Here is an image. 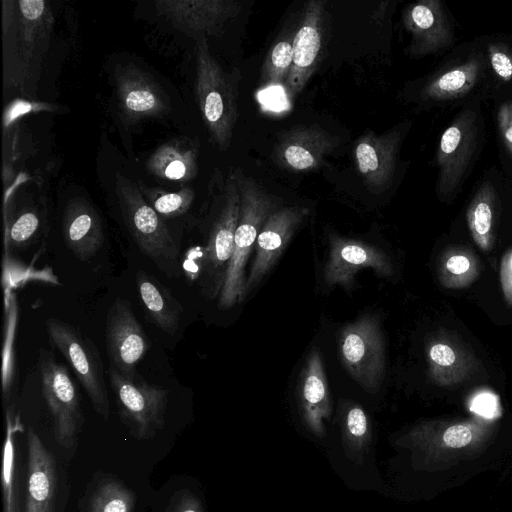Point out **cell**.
I'll list each match as a JSON object with an SVG mask.
<instances>
[{"instance_id": "1", "label": "cell", "mask_w": 512, "mask_h": 512, "mask_svg": "<svg viewBox=\"0 0 512 512\" xmlns=\"http://www.w3.org/2000/svg\"><path fill=\"white\" fill-rule=\"evenodd\" d=\"M1 5L4 87L32 94L49 49L52 9L45 0H3Z\"/></svg>"}, {"instance_id": "2", "label": "cell", "mask_w": 512, "mask_h": 512, "mask_svg": "<svg viewBox=\"0 0 512 512\" xmlns=\"http://www.w3.org/2000/svg\"><path fill=\"white\" fill-rule=\"evenodd\" d=\"M491 436L482 422L431 423L415 427L401 441L418 456L423 469L438 471L479 457L491 445Z\"/></svg>"}, {"instance_id": "3", "label": "cell", "mask_w": 512, "mask_h": 512, "mask_svg": "<svg viewBox=\"0 0 512 512\" xmlns=\"http://www.w3.org/2000/svg\"><path fill=\"white\" fill-rule=\"evenodd\" d=\"M236 177L240 190V211L233 252L218 299L221 309H229L246 297L245 270L248 258L265 221L274 211L273 200L254 179L243 175Z\"/></svg>"}, {"instance_id": "4", "label": "cell", "mask_w": 512, "mask_h": 512, "mask_svg": "<svg viewBox=\"0 0 512 512\" xmlns=\"http://www.w3.org/2000/svg\"><path fill=\"white\" fill-rule=\"evenodd\" d=\"M196 40V100L213 143L226 150L238 117L237 86L211 54L207 38Z\"/></svg>"}, {"instance_id": "5", "label": "cell", "mask_w": 512, "mask_h": 512, "mask_svg": "<svg viewBox=\"0 0 512 512\" xmlns=\"http://www.w3.org/2000/svg\"><path fill=\"white\" fill-rule=\"evenodd\" d=\"M115 191L123 221L140 251L166 276L178 277L180 268L176 243L138 184L117 173Z\"/></svg>"}, {"instance_id": "6", "label": "cell", "mask_w": 512, "mask_h": 512, "mask_svg": "<svg viewBox=\"0 0 512 512\" xmlns=\"http://www.w3.org/2000/svg\"><path fill=\"white\" fill-rule=\"evenodd\" d=\"M45 328L51 347L57 349L71 366L94 410L107 419L110 401L97 346L78 327L68 322L47 318Z\"/></svg>"}, {"instance_id": "7", "label": "cell", "mask_w": 512, "mask_h": 512, "mask_svg": "<svg viewBox=\"0 0 512 512\" xmlns=\"http://www.w3.org/2000/svg\"><path fill=\"white\" fill-rule=\"evenodd\" d=\"M107 376L122 423L138 440L153 438L164 426L169 391L138 373L130 377L109 367Z\"/></svg>"}, {"instance_id": "8", "label": "cell", "mask_w": 512, "mask_h": 512, "mask_svg": "<svg viewBox=\"0 0 512 512\" xmlns=\"http://www.w3.org/2000/svg\"><path fill=\"white\" fill-rule=\"evenodd\" d=\"M491 88L485 48H469L435 71L424 83L420 98L425 104L450 106L471 104Z\"/></svg>"}, {"instance_id": "9", "label": "cell", "mask_w": 512, "mask_h": 512, "mask_svg": "<svg viewBox=\"0 0 512 512\" xmlns=\"http://www.w3.org/2000/svg\"><path fill=\"white\" fill-rule=\"evenodd\" d=\"M341 363L365 391L376 393L385 376L384 337L379 320L363 315L345 325L338 338Z\"/></svg>"}, {"instance_id": "10", "label": "cell", "mask_w": 512, "mask_h": 512, "mask_svg": "<svg viewBox=\"0 0 512 512\" xmlns=\"http://www.w3.org/2000/svg\"><path fill=\"white\" fill-rule=\"evenodd\" d=\"M476 104L471 103L460 111L441 136L437 190L444 196L458 192L478 151L483 121Z\"/></svg>"}, {"instance_id": "11", "label": "cell", "mask_w": 512, "mask_h": 512, "mask_svg": "<svg viewBox=\"0 0 512 512\" xmlns=\"http://www.w3.org/2000/svg\"><path fill=\"white\" fill-rule=\"evenodd\" d=\"M41 390L53 419L54 437L64 447L75 445L84 416L77 389L66 366L52 351L41 348L38 356Z\"/></svg>"}, {"instance_id": "12", "label": "cell", "mask_w": 512, "mask_h": 512, "mask_svg": "<svg viewBox=\"0 0 512 512\" xmlns=\"http://www.w3.org/2000/svg\"><path fill=\"white\" fill-rule=\"evenodd\" d=\"M240 211V190L236 175L226 183L224 202L208 232L200 253L199 283L203 293L214 298L220 294L231 258Z\"/></svg>"}, {"instance_id": "13", "label": "cell", "mask_w": 512, "mask_h": 512, "mask_svg": "<svg viewBox=\"0 0 512 512\" xmlns=\"http://www.w3.org/2000/svg\"><path fill=\"white\" fill-rule=\"evenodd\" d=\"M105 339L109 367L126 376H135L136 366L146 355L150 343L128 300L117 298L109 308Z\"/></svg>"}, {"instance_id": "14", "label": "cell", "mask_w": 512, "mask_h": 512, "mask_svg": "<svg viewBox=\"0 0 512 512\" xmlns=\"http://www.w3.org/2000/svg\"><path fill=\"white\" fill-rule=\"evenodd\" d=\"M118 107L126 124L170 112L169 97L155 79L133 63L115 68Z\"/></svg>"}, {"instance_id": "15", "label": "cell", "mask_w": 512, "mask_h": 512, "mask_svg": "<svg viewBox=\"0 0 512 512\" xmlns=\"http://www.w3.org/2000/svg\"><path fill=\"white\" fill-rule=\"evenodd\" d=\"M363 269H373L382 277H389L393 273L391 261L383 250L368 243L331 234L323 269L325 284L349 290L354 286L356 274Z\"/></svg>"}, {"instance_id": "16", "label": "cell", "mask_w": 512, "mask_h": 512, "mask_svg": "<svg viewBox=\"0 0 512 512\" xmlns=\"http://www.w3.org/2000/svg\"><path fill=\"white\" fill-rule=\"evenodd\" d=\"M154 4L174 28L196 39L220 34L241 10L233 0H158Z\"/></svg>"}, {"instance_id": "17", "label": "cell", "mask_w": 512, "mask_h": 512, "mask_svg": "<svg viewBox=\"0 0 512 512\" xmlns=\"http://www.w3.org/2000/svg\"><path fill=\"white\" fill-rule=\"evenodd\" d=\"M308 213L305 207L289 206L270 214L255 243V257L247 274L245 295L273 268Z\"/></svg>"}, {"instance_id": "18", "label": "cell", "mask_w": 512, "mask_h": 512, "mask_svg": "<svg viewBox=\"0 0 512 512\" xmlns=\"http://www.w3.org/2000/svg\"><path fill=\"white\" fill-rule=\"evenodd\" d=\"M406 30L411 35L412 56H426L450 47L454 31L448 14L438 0H421L406 7L403 14Z\"/></svg>"}, {"instance_id": "19", "label": "cell", "mask_w": 512, "mask_h": 512, "mask_svg": "<svg viewBox=\"0 0 512 512\" xmlns=\"http://www.w3.org/2000/svg\"><path fill=\"white\" fill-rule=\"evenodd\" d=\"M326 1L305 3L300 26L292 40L293 63L286 87L289 95L299 94L313 74L322 47Z\"/></svg>"}, {"instance_id": "20", "label": "cell", "mask_w": 512, "mask_h": 512, "mask_svg": "<svg viewBox=\"0 0 512 512\" xmlns=\"http://www.w3.org/2000/svg\"><path fill=\"white\" fill-rule=\"evenodd\" d=\"M336 145L335 137L318 125L296 126L279 138L274 150L275 162L292 171L312 170Z\"/></svg>"}, {"instance_id": "21", "label": "cell", "mask_w": 512, "mask_h": 512, "mask_svg": "<svg viewBox=\"0 0 512 512\" xmlns=\"http://www.w3.org/2000/svg\"><path fill=\"white\" fill-rule=\"evenodd\" d=\"M401 133L393 130L384 134L369 132L356 143L354 154L358 171L373 192L387 189L394 177Z\"/></svg>"}, {"instance_id": "22", "label": "cell", "mask_w": 512, "mask_h": 512, "mask_svg": "<svg viewBox=\"0 0 512 512\" xmlns=\"http://www.w3.org/2000/svg\"><path fill=\"white\" fill-rule=\"evenodd\" d=\"M62 236L67 248L81 261L95 256L104 242L101 219L84 198L71 199L62 217Z\"/></svg>"}, {"instance_id": "23", "label": "cell", "mask_w": 512, "mask_h": 512, "mask_svg": "<svg viewBox=\"0 0 512 512\" xmlns=\"http://www.w3.org/2000/svg\"><path fill=\"white\" fill-rule=\"evenodd\" d=\"M28 485L25 512H52L57 492V470L52 454L29 428Z\"/></svg>"}, {"instance_id": "24", "label": "cell", "mask_w": 512, "mask_h": 512, "mask_svg": "<svg viewBox=\"0 0 512 512\" xmlns=\"http://www.w3.org/2000/svg\"><path fill=\"white\" fill-rule=\"evenodd\" d=\"M298 399L305 422L315 431L323 429L332 411L330 392L321 353L313 349L298 381Z\"/></svg>"}, {"instance_id": "25", "label": "cell", "mask_w": 512, "mask_h": 512, "mask_svg": "<svg viewBox=\"0 0 512 512\" xmlns=\"http://www.w3.org/2000/svg\"><path fill=\"white\" fill-rule=\"evenodd\" d=\"M146 167L160 179L190 181L198 170V144L188 137L173 138L151 154Z\"/></svg>"}, {"instance_id": "26", "label": "cell", "mask_w": 512, "mask_h": 512, "mask_svg": "<svg viewBox=\"0 0 512 512\" xmlns=\"http://www.w3.org/2000/svg\"><path fill=\"white\" fill-rule=\"evenodd\" d=\"M136 283L146 314L163 332L174 335L179 329L183 306L155 277L140 269Z\"/></svg>"}, {"instance_id": "27", "label": "cell", "mask_w": 512, "mask_h": 512, "mask_svg": "<svg viewBox=\"0 0 512 512\" xmlns=\"http://www.w3.org/2000/svg\"><path fill=\"white\" fill-rule=\"evenodd\" d=\"M18 320L17 301L10 295L6 301L4 340L2 352V395L3 399L10 397L17 380L16 364V329Z\"/></svg>"}, {"instance_id": "28", "label": "cell", "mask_w": 512, "mask_h": 512, "mask_svg": "<svg viewBox=\"0 0 512 512\" xmlns=\"http://www.w3.org/2000/svg\"><path fill=\"white\" fill-rule=\"evenodd\" d=\"M6 255L27 250L39 235L41 220L34 210L20 212L15 218L4 217Z\"/></svg>"}, {"instance_id": "29", "label": "cell", "mask_w": 512, "mask_h": 512, "mask_svg": "<svg viewBox=\"0 0 512 512\" xmlns=\"http://www.w3.org/2000/svg\"><path fill=\"white\" fill-rule=\"evenodd\" d=\"M134 495L116 480L102 482L89 501L88 512H132Z\"/></svg>"}, {"instance_id": "30", "label": "cell", "mask_w": 512, "mask_h": 512, "mask_svg": "<svg viewBox=\"0 0 512 512\" xmlns=\"http://www.w3.org/2000/svg\"><path fill=\"white\" fill-rule=\"evenodd\" d=\"M146 201L159 214L165 217H177L184 214L192 205L194 191L188 186L177 192H166L160 189L148 188L138 184Z\"/></svg>"}, {"instance_id": "31", "label": "cell", "mask_w": 512, "mask_h": 512, "mask_svg": "<svg viewBox=\"0 0 512 512\" xmlns=\"http://www.w3.org/2000/svg\"><path fill=\"white\" fill-rule=\"evenodd\" d=\"M293 63L292 42L286 39L275 43L267 53L262 68L261 83L265 86L286 84Z\"/></svg>"}, {"instance_id": "32", "label": "cell", "mask_w": 512, "mask_h": 512, "mask_svg": "<svg viewBox=\"0 0 512 512\" xmlns=\"http://www.w3.org/2000/svg\"><path fill=\"white\" fill-rule=\"evenodd\" d=\"M485 51L491 88H512V46L504 40H490Z\"/></svg>"}, {"instance_id": "33", "label": "cell", "mask_w": 512, "mask_h": 512, "mask_svg": "<svg viewBox=\"0 0 512 512\" xmlns=\"http://www.w3.org/2000/svg\"><path fill=\"white\" fill-rule=\"evenodd\" d=\"M495 191L491 183L481 185L471 202L468 218L475 235L485 237L490 233L493 222Z\"/></svg>"}, {"instance_id": "34", "label": "cell", "mask_w": 512, "mask_h": 512, "mask_svg": "<svg viewBox=\"0 0 512 512\" xmlns=\"http://www.w3.org/2000/svg\"><path fill=\"white\" fill-rule=\"evenodd\" d=\"M7 433L4 444L3 452V468H2V488H3V501L4 512H16L15 495L13 489V476H14V445L13 436L15 432L22 431L23 428L16 418L15 422L12 421L11 412L7 411Z\"/></svg>"}, {"instance_id": "35", "label": "cell", "mask_w": 512, "mask_h": 512, "mask_svg": "<svg viewBox=\"0 0 512 512\" xmlns=\"http://www.w3.org/2000/svg\"><path fill=\"white\" fill-rule=\"evenodd\" d=\"M345 428L354 439H362L368 431V421L364 410L354 404L349 407L345 414Z\"/></svg>"}, {"instance_id": "36", "label": "cell", "mask_w": 512, "mask_h": 512, "mask_svg": "<svg viewBox=\"0 0 512 512\" xmlns=\"http://www.w3.org/2000/svg\"><path fill=\"white\" fill-rule=\"evenodd\" d=\"M497 122L504 145L512 155V102H504L497 113Z\"/></svg>"}, {"instance_id": "37", "label": "cell", "mask_w": 512, "mask_h": 512, "mask_svg": "<svg viewBox=\"0 0 512 512\" xmlns=\"http://www.w3.org/2000/svg\"><path fill=\"white\" fill-rule=\"evenodd\" d=\"M166 512H203V509L199 499L185 490L173 497Z\"/></svg>"}, {"instance_id": "38", "label": "cell", "mask_w": 512, "mask_h": 512, "mask_svg": "<svg viewBox=\"0 0 512 512\" xmlns=\"http://www.w3.org/2000/svg\"><path fill=\"white\" fill-rule=\"evenodd\" d=\"M429 357L435 364L439 366H450L456 359V355L453 349L443 343L432 345L429 350Z\"/></svg>"}, {"instance_id": "39", "label": "cell", "mask_w": 512, "mask_h": 512, "mask_svg": "<svg viewBox=\"0 0 512 512\" xmlns=\"http://www.w3.org/2000/svg\"><path fill=\"white\" fill-rule=\"evenodd\" d=\"M500 274L504 295L512 303V249L502 258Z\"/></svg>"}, {"instance_id": "40", "label": "cell", "mask_w": 512, "mask_h": 512, "mask_svg": "<svg viewBox=\"0 0 512 512\" xmlns=\"http://www.w3.org/2000/svg\"><path fill=\"white\" fill-rule=\"evenodd\" d=\"M446 268L450 273L460 275L469 270L470 261L463 255H453L448 258Z\"/></svg>"}, {"instance_id": "41", "label": "cell", "mask_w": 512, "mask_h": 512, "mask_svg": "<svg viewBox=\"0 0 512 512\" xmlns=\"http://www.w3.org/2000/svg\"><path fill=\"white\" fill-rule=\"evenodd\" d=\"M387 4L384 6V7H380V4H379V8H376L372 17L377 21V22H380L382 21V18L384 17L385 15V12H386V9H387Z\"/></svg>"}]
</instances>
